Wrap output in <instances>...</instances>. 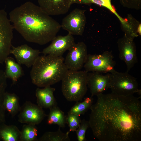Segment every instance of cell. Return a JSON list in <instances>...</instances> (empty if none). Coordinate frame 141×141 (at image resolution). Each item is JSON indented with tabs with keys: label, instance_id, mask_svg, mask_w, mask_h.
Returning a JSON list of instances; mask_svg holds the SVG:
<instances>
[{
	"label": "cell",
	"instance_id": "21",
	"mask_svg": "<svg viewBox=\"0 0 141 141\" xmlns=\"http://www.w3.org/2000/svg\"><path fill=\"white\" fill-rule=\"evenodd\" d=\"M7 79L4 71L0 69V127L5 122V110L4 107L3 100L7 86Z\"/></svg>",
	"mask_w": 141,
	"mask_h": 141
},
{
	"label": "cell",
	"instance_id": "14",
	"mask_svg": "<svg viewBox=\"0 0 141 141\" xmlns=\"http://www.w3.org/2000/svg\"><path fill=\"white\" fill-rule=\"evenodd\" d=\"M110 73L103 75L97 72L87 73V86L91 96H97L109 88Z\"/></svg>",
	"mask_w": 141,
	"mask_h": 141
},
{
	"label": "cell",
	"instance_id": "12",
	"mask_svg": "<svg viewBox=\"0 0 141 141\" xmlns=\"http://www.w3.org/2000/svg\"><path fill=\"white\" fill-rule=\"evenodd\" d=\"M73 35L68 33L65 36H56L51 44L44 48L42 53L44 55H50L56 57L62 56L63 54L75 43Z\"/></svg>",
	"mask_w": 141,
	"mask_h": 141
},
{
	"label": "cell",
	"instance_id": "1",
	"mask_svg": "<svg viewBox=\"0 0 141 141\" xmlns=\"http://www.w3.org/2000/svg\"><path fill=\"white\" fill-rule=\"evenodd\" d=\"M89 121L100 141H141V102L133 95L111 93L96 96Z\"/></svg>",
	"mask_w": 141,
	"mask_h": 141
},
{
	"label": "cell",
	"instance_id": "2",
	"mask_svg": "<svg viewBox=\"0 0 141 141\" xmlns=\"http://www.w3.org/2000/svg\"><path fill=\"white\" fill-rule=\"evenodd\" d=\"M9 18L14 28L26 40L40 45L51 41L61 28L58 21L30 1L12 10Z\"/></svg>",
	"mask_w": 141,
	"mask_h": 141
},
{
	"label": "cell",
	"instance_id": "15",
	"mask_svg": "<svg viewBox=\"0 0 141 141\" xmlns=\"http://www.w3.org/2000/svg\"><path fill=\"white\" fill-rule=\"evenodd\" d=\"M39 6L50 16L65 14L73 4V0H37Z\"/></svg>",
	"mask_w": 141,
	"mask_h": 141
},
{
	"label": "cell",
	"instance_id": "23",
	"mask_svg": "<svg viewBox=\"0 0 141 141\" xmlns=\"http://www.w3.org/2000/svg\"><path fill=\"white\" fill-rule=\"evenodd\" d=\"M36 125L31 124L24 125L20 131V141L37 140L38 131Z\"/></svg>",
	"mask_w": 141,
	"mask_h": 141
},
{
	"label": "cell",
	"instance_id": "28",
	"mask_svg": "<svg viewBox=\"0 0 141 141\" xmlns=\"http://www.w3.org/2000/svg\"><path fill=\"white\" fill-rule=\"evenodd\" d=\"M125 5L130 7L137 8L139 6L140 0H121Z\"/></svg>",
	"mask_w": 141,
	"mask_h": 141
},
{
	"label": "cell",
	"instance_id": "5",
	"mask_svg": "<svg viewBox=\"0 0 141 141\" xmlns=\"http://www.w3.org/2000/svg\"><path fill=\"white\" fill-rule=\"evenodd\" d=\"M109 88L111 93L123 96L133 95L137 93L141 96L136 79L128 72H118L115 70L110 73Z\"/></svg>",
	"mask_w": 141,
	"mask_h": 141
},
{
	"label": "cell",
	"instance_id": "19",
	"mask_svg": "<svg viewBox=\"0 0 141 141\" xmlns=\"http://www.w3.org/2000/svg\"><path fill=\"white\" fill-rule=\"evenodd\" d=\"M21 131L14 125L5 124L0 127V139L4 141H20Z\"/></svg>",
	"mask_w": 141,
	"mask_h": 141
},
{
	"label": "cell",
	"instance_id": "13",
	"mask_svg": "<svg viewBox=\"0 0 141 141\" xmlns=\"http://www.w3.org/2000/svg\"><path fill=\"white\" fill-rule=\"evenodd\" d=\"M40 53L39 50L33 49L26 44L17 47L12 46L10 51V54L14 56L17 63L28 68L32 66Z\"/></svg>",
	"mask_w": 141,
	"mask_h": 141
},
{
	"label": "cell",
	"instance_id": "10",
	"mask_svg": "<svg viewBox=\"0 0 141 141\" xmlns=\"http://www.w3.org/2000/svg\"><path fill=\"white\" fill-rule=\"evenodd\" d=\"M120 58L126 63L128 72L138 62L136 46L133 40L125 34L118 42Z\"/></svg>",
	"mask_w": 141,
	"mask_h": 141
},
{
	"label": "cell",
	"instance_id": "9",
	"mask_svg": "<svg viewBox=\"0 0 141 141\" xmlns=\"http://www.w3.org/2000/svg\"><path fill=\"white\" fill-rule=\"evenodd\" d=\"M64 60L68 70H79L83 67L87 57V46L83 42L75 43L68 50Z\"/></svg>",
	"mask_w": 141,
	"mask_h": 141
},
{
	"label": "cell",
	"instance_id": "16",
	"mask_svg": "<svg viewBox=\"0 0 141 141\" xmlns=\"http://www.w3.org/2000/svg\"><path fill=\"white\" fill-rule=\"evenodd\" d=\"M55 89L49 86L43 89L37 88L36 91V96L38 105L42 108H50L57 105L54 93Z\"/></svg>",
	"mask_w": 141,
	"mask_h": 141
},
{
	"label": "cell",
	"instance_id": "18",
	"mask_svg": "<svg viewBox=\"0 0 141 141\" xmlns=\"http://www.w3.org/2000/svg\"><path fill=\"white\" fill-rule=\"evenodd\" d=\"M18 97L14 93L6 92L4 98L3 105L5 110L12 117H14L20 110Z\"/></svg>",
	"mask_w": 141,
	"mask_h": 141
},
{
	"label": "cell",
	"instance_id": "22",
	"mask_svg": "<svg viewBox=\"0 0 141 141\" xmlns=\"http://www.w3.org/2000/svg\"><path fill=\"white\" fill-rule=\"evenodd\" d=\"M70 132L66 133L62 132L59 127L55 132H48L44 133L39 138V141H69L70 140L69 137Z\"/></svg>",
	"mask_w": 141,
	"mask_h": 141
},
{
	"label": "cell",
	"instance_id": "6",
	"mask_svg": "<svg viewBox=\"0 0 141 141\" xmlns=\"http://www.w3.org/2000/svg\"><path fill=\"white\" fill-rule=\"evenodd\" d=\"M12 25L7 13L0 9V63L4 62L10 54L13 37Z\"/></svg>",
	"mask_w": 141,
	"mask_h": 141
},
{
	"label": "cell",
	"instance_id": "7",
	"mask_svg": "<svg viewBox=\"0 0 141 141\" xmlns=\"http://www.w3.org/2000/svg\"><path fill=\"white\" fill-rule=\"evenodd\" d=\"M115 62L110 52L105 51L99 55L88 54L84 67L86 72H111L115 70Z\"/></svg>",
	"mask_w": 141,
	"mask_h": 141
},
{
	"label": "cell",
	"instance_id": "25",
	"mask_svg": "<svg viewBox=\"0 0 141 141\" xmlns=\"http://www.w3.org/2000/svg\"><path fill=\"white\" fill-rule=\"evenodd\" d=\"M72 3L73 4L94 3L106 7L114 14L117 16L118 15L112 5L111 0H73Z\"/></svg>",
	"mask_w": 141,
	"mask_h": 141
},
{
	"label": "cell",
	"instance_id": "8",
	"mask_svg": "<svg viewBox=\"0 0 141 141\" xmlns=\"http://www.w3.org/2000/svg\"><path fill=\"white\" fill-rule=\"evenodd\" d=\"M85 11L78 8L74 9L63 18L61 28L72 35H82L86 21Z\"/></svg>",
	"mask_w": 141,
	"mask_h": 141
},
{
	"label": "cell",
	"instance_id": "26",
	"mask_svg": "<svg viewBox=\"0 0 141 141\" xmlns=\"http://www.w3.org/2000/svg\"><path fill=\"white\" fill-rule=\"evenodd\" d=\"M66 123L68 124L69 128V131H75L79 126L81 120L79 116L68 113L66 116Z\"/></svg>",
	"mask_w": 141,
	"mask_h": 141
},
{
	"label": "cell",
	"instance_id": "3",
	"mask_svg": "<svg viewBox=\"0 0 141 141\" xmlns=\"http://www.w3.org/2000/svg\"><path fill=\"white\" fill-rule=\"evenodd\" d=\"M64 60L62 56H39L30 72L33 84L39 87H44L61 81L68 70Z\"/></svg>",
	"mask_w": 141,
	"mask_h": 141
},
{
	"label": "cell",
	"instance_id": "4",
	"mask_svg": "<svg viewBox=\"0 0 141 141\" xmlns=\"http://www.w3.org/2000/svg\"><path fill=\"white\" fill-rule=\"evenodd\" d=\"M87 73L85 70H68L61 80L62 91L67 101L82 100L87 90Z\"/></svg>",
	"mask_w": 141,
	"mask_h": 141
},
{
	"label": "cell",
	"instance_id": "24",
	"mask_svg": "<svg viewBox=\"0 0 141 141\" xmlns=\"http://www.w3.org/2000/svg\"><path fill=\"white\" fill-rule=\"evenodd\" d=\"M92 97H87L82 102H76L68 113L80 116L84 114L90 108L93 103Z\"/></svg>",
	"mask_w": 141,
	"mask_h": 141
},
{
	"label": "cell",
	"instance_id": "27",
	"mask_svg": "<svg viewBox=\"0 0 141 141\" xmlns=\"http://www.w3.org/2000/svg\"><path fill=\"white\" fill-rule=\"evenodd\" d=\"M90 127L89 121L84 119L81 120L80 124L75 132L78 141L86 140V133L87 130Z\"/></svg>",
	"mask_w": 141,
	"mask_h": 141
},
{
	"label": "cell",
	"instance_id": "17",
	"mask_svg": "<svg viewBox=\"0 0 141 141\" xmlns=\"http://www.w3.org/2000/svg\"><path fill=\"white\" fill-rule=\"evenodd\" d=\"M5 70L4 71L7 78L11 79L14 84L23 74L22 69L13 58L8 56L5 60Z\"/></svg>",
	"mask_w": 141,
	"mask_h": 141
},
{
	"label": "cell",
	"instance_id": "11",
	"mask_svg": "<svg viewBox=\"0 0 141 141\" xmlns=\"http://www.w3.org/2000/svg\"><path fill=\"white\" fill-rule=\"evenodd\" d=\"M43 109L38 105L26 101L21 107L18 121L23 124H39L47 116Z\"/></svg>",
	"mask_w": 141,
	"mask_h": 141
},
{
	"label": "cell",
	"instance_id": "20",
	"mask_svg": "<svg viewBox=\"0 0 141 141\" xmlns=\"http://www.w3.org/2000/svg\"><path fill=\"white\" fill-rule=\"evenodd\" d=\"M47 123L49 125L56 124L59 127L64 128L66 123V116L64 113L57 106L49 109Z\"/></svg>",
	"mask_w": 141,
	"mask_h": 141
}]
</instances>
